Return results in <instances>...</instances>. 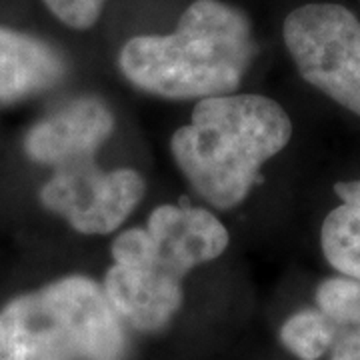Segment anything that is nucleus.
Listing matches in <instances>:
<instances>
[{
    "instance_id": "obj_6",
    "label": "nucleus",
    "mask_w": 360,
    "mask_h": 360,
    "mask_svg": "<svg viewBox=\"0 0 360 360\" xmlns=\"http://www.w3.org/2000/svg\"><path fill=\"white\" fill-rule=\"evenodd\" d=\"M144 191V180L136 170H101L89 158L56 168V174L40 191V200L68 220L75 231L108 234L129 219Z\"/></svg>"
},
{
    "instance_id": "obj_5",
    "label": "nucleus",
    "mask_w": 360,
    "mask_h": 360,
    "mask_svg": "<svg viewBox=\"0 0 360 360\" xmlns=\"http://www.w3.org/2000/svg\"><path fill=\"white\" fill-rule=\"evenodd\" d=\"M284 44L300 77L360 116V20L340 4H304L286 16Z\"/></svg>"
},
{
    "instance_id": "obj_10",
    "label": "nucleus",
    "mask_w": 360,
    "mask_h": 360,
    "mask_svg": "<svg viewBox=\"0 0 360 360\" xmlns=\"http://www.w3.org/2000/svg\"><path fill=\"white\" fill-rule=\"evenodd\" d=\"M336 338V326L321 310H300L284 322L281 342L300 360L322 359Z\"/></svg>"
},
{
    "instance_id": "obj_1",
    "label": "nucleus",
    "mask_w": 360,
    "mask_h": 360,
    "mask_svg": "<svg viewBox=\"0 0 360 360\" xmlns=\"http://www.w3.org/2000/svg\"><path fill=\"white\" fill-rule=\"evenodd\" d=\"M229 240V231L205 208L158 206L146 229H130L115 240L104 292L132 328L162 330L182 304V278L219 258Z\"/></svg>"
},
{
    "instance_id": "obj_2",
    "label": "nucleus",
    "mask_w": 360,
    "mask_h": 360,
    "mask_svg": "<svg viewBox=\"0 0 360 360\" xmlns=\"http://www.w3.org/2000/svg\"><path fill=\"white\" fill-rule=\"evenodd\" d=\"M255 54L250 20L220 0H194L170 34L130 39L118 66L136 89L170 101L226 96Z\"/></svg>"
},
{
    "instance_id": "obj_13",
    "label": "nucleus",
    "mask_w": 360,
    "mask_h": 360,
    "mask_svg": "<svg viewBox=\"0 0 360 360\" xmlns=\"http://www.w3.org/2000/svg\"><path fill=\"white\" fill-rule=\"evenodd\" d=\"M330 360H360V333H338L330 347Z\"/></svg>"
},
{
    "instance_id": "obj_8",
    "label": "nucleus",
    "mask_w": 360,
    "mask_h": 360,
    "mask_svg": "<svg viewBox=\"0 0 360 360\" xmlns=\"http://www.w3.org/2000/svg\"><path fill=\"white\" fill-rule=\"evenodd\" d=\"M63 56L44 40L0 26V103H16L56 86Z\"/></svg>"
},
{
    "instance_id": "obj_3",
    "label": "nucleus",
    "mask_w": 360,
    "mask_h": 360,
    "mask_svg": "<svg viewBox=\"0 0 360 360\" xmlns=\"http://www.w3.org/2000/svg\"><path fill=\"white\" fill-rule=\"evenodd\" d=\"M292 136L283 106L260 94L198 101L191 124L172 134L170 150L194 191L217 208L245 200L260 167Z\"/></svg>"
},
{
    "instance_id": "obj_4",
    "label": "nucleus",
    "mask_w": 360,
    "mask_h": 360,
    "mask_svg": "<svg viewBox=\"0 0 360 360\" xmlns=\"http://www.w3.org/2000/svg\"><path fill=\"white\" fill-rule=\"evenodd\" d=\"M124 321L103 286L65 276L0 310V360H124Z\"/></svg>"
},
{
    "instance_id": "obj_9",
    "label": "nucleus",
    "mask_w": 360,
    "mask_h": 360,
    "mask_svg": "<svg viewBox=\"0 0 360 360\" xmlns=\"http://www.w3.org/2000/svg\"><path fill=\"white\" fill-rule=\"evenodd\" d=\"M335 193L342 205L324 219L322 252L330 266L348 278L360 281V180L338 182Z\"/></svg>"
},
{
    "instance_id": "obj_11",
    "label": "nucleus",
    "mask_w": 360,
    "mask_h": 360,
    "mask_svg": "<svg viewBox=\"0 0 360 360\" xmlns=\"http://www.w3.org/2000/svg\"><path fill=\"white\" fill-rule=\"evenodd\" d=\"M316 307L338 333H360V281L326 278L316 288Z\"/></svg>"
},
{
    "instance_id": "obj_12",
    "label": "nucleus",
    "mask_w": 360,
    "mask_h": 360,
    "mask_svg": "<svg viewBox=\"0 0 360 360\" xmlns=\"http://www.w3.org/2000/svg\"><path fill=\"white\" fill-rule=\"evenodd\" d=\"M63 25L89 30L98 22L108 0H42Z\"/></svg>"
},
{
    "instance_id": "obj_7",
    "label": "nucleus",
    "mask_w": 360,
    "mask_h": 360,
    "mask_svg": "<svg viewBox=\"0 0 360 360\" xmlns=\"http://www.w3.org/2000/svg\"><path fill=\"white\" fill-rule=\"evenodd\" d=\"M115 116L98 98H77L28 130L25 150L34 162L54 168L89 160L112 134Z\"/></svg>"
}]
</instances>
